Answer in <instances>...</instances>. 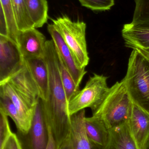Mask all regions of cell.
I'll use <instances>...</instances> for the list:
<instances>
[{
  "mask_svg": "<svg viewBox=\"0 0 149 149\" xmlns=\"http://www.w3.org/2000/svg\"><path fill=\"white\" fill-rule=\"evenodd\" d=\"M44 58L49 74L48 98L46 101L42 100L46 126L51 130L58 149H72L71 116L59 74L57 52L52 39L46 42Z\"/></svg>",
  "mask_w": 149,
  "mask_h": 149,
  "instance_id": "1",
  "label": "cell"
},
{
  "mask_svg": "<svg viewBox=\"0 0 149 149\" xmlns=\"http://www.w3.org/2000/svg\"><path fill=\"white\" fill-rule=\"evenodd\" d=\"M132 104L122 79L110 88L101 105L92 112V116L101 119L108 130L113 129L128 122Z\"/></svg>",
  "mask_w": 149,
  "mask_h": 149,
  "instance_id": "2",
  "label": "cell"
},
{
  "mask_svg": "<svg viewBox=\"0 0 149 149\" xmlns=\"http://www.w3.org/2000/svg\"><path fill=\"white\" fill-rule=\"evenodd\" d=\"M123 79L132 102L149 113V61L137 49L131 52Z\"/></svg>",
  "mask_w": 149,
  "mask_h": 149,
  "instance_id": "3",
  "label": "cell"
},
{
  "mask_svg": "<svg viewBox=\"0 0 149 149\" xmlns=\"http://www.w3.org/2000/svg\"><path fill=\"white\" fill-rule=\"evenodd\" d=\"M55 28L61 34L81 68H85L89 58L86 40V24L83 21H73L63 15L52 19Z\"/></svg>",
  "mask_w": 149,
  "mask_h": 149,
  "instance_id": "4",
  "label": "cell"
},
{
  "mask_svg": "<svg viewBox=\"0 0 149 149\" xmlns=\"http://www.w3.org/2000/svg\"><path fill=\"white\" fill-rule=\"evenodd\" d=\"M107 77L94 74L87 81L85 87L79 90L68 103V113L71 116L90 108L94 112L101 105L109 92Z\"/></svg>",
  "mask_w": 149,
  "mask_h": 149,
  "instance_id": "5",
  "label": "cell"
},
{
  "mask_svg": "<svg viewBox=\"0 0 149 149\" xmlns=\"http://www.w3.org/2000/svg\"><path fill=\"white\" fill-rule=\"evenodd\" d=\"M17 135L23 149H46L48 134L41 99L36 105L31 126L28 133L24 134L17 133Z\"/></svg>",
  "mask_w": 149,
  "mask_h": 149,
  "instance_id": "6",
  "label": "cell"
},
{
  "mask_svg": "<svg viewBox=\"0 0 149 149\" xmlns=\"http://www.w3.org/2000/svg\"><path fill=\"white\" fill-rule=\"evenodd\" d=\"M24 62L17 44L0 35V83L19 70Z\"/></svg>",
  "mask_w": 149,
  "mask_h": 149,
  "instance_id": "7",
  "label": "cell"
},
{
  "mask_svg": "<svg viewBox=\"0 0 149 149\" xmlns=\"http://www.w3.org/2000/svg\"><path fill=\"white\" fill-rule=\"evenodd\" d=\"M4 82L11 85L30 104L36 107L40 99V92L25 62L19 70L0 83Z\"/></svg>",
  "mask_w": 149,
  "mask_h": 149,
  "instance_id": "8",
  "label": "cell"
},
{
  "mask_svg": "<svg viewBox=\"0 0 149 149\" xmlns=\"http://www.w3.org/2000/svg\"><path fill=\"white\" fill-rule=\"evenodd\" d=\"M47 29L58 54L71 74L76 85L79 87L83 77L87 73L85 68H81L79 66L72 52L53 24H48Z\"/></svg>",
  "mask_w": 149,
  "mask_h": 149,
  "instance_id": "9",
  "label": "cell"
},
{
  "mask_svg": "<svg viewBox=\"0 0 149 149\" xmlns=\"http://www.w3.org/2000/svg\"><path fill=\"white\" fill-rule=\"evenodd\" d=\"M47 41L43 34L34 28L20 31L17 44L24 59L44 57Z\"/></svg>",
  "mask_w": 149,
  "mask_h": 149,
  "instance_id": "10",
  "label": "cell"
},
{
  "mask_svg": "<svg viewBox=\"0 0 149 149\" xmlns=\"http://www.w3.org/2000/svg\"><path fill=\"white\" fill-rule=\"evenodd\" d=\"M128 123L138 148L143 149L149 140V113L133 102Z\"/></svg>",
  "mask_w": 149,
  "mask_h": 149,
  "instance_id": "11",
  "label": "cell"
},
{
  "mask_svg": "<svg viewBox=\"0 0 149 149\" xmlns=\"http://www.w3.org/2000/svg\"><path fill=\"white\" fill-rule=\"evenodd\" d=\"M122 35L127 47L149 54V23L126 24Z\"/></svg>",
  "mask_w": 149,
  "mask_h": 149,
  "instance_id": "12",
  "label": "cell"
},
{
  "mask_svg": "<svg viewBox=\"0 0 149 149\" xmlns=\"http://www.w3.org/2000/svg\"><path fill=\"white\" fill-rule=\"evenodd\" d=\"M0 93L8 96L14 103L22 120L25 134H27L31 126L36 107H33L30 104L7 82L0 83Z\"/></svg>",
  "mask_w": 149,
  "mask_h": 149,
  "instance_id": "13",
  "label": "cell"
},
{
  "mask_svg": "<svg viewBox=\"0 0 149 149\" xmlns=\"http://www.w3.org/2000/svg\"><path fill=\"white\" fill-rule=\"evenodd\" d=\"M25 64L40 92V99L46 101L49 88V74L48 66L44 57L24 59Z\"/></svg>",
  "mask_w": 149,
  "mask_h": 149,
  "instance_id": "14",
  "label": "cell"
},
{
  "mask_svg": "<svg viewBox=\"0 0 149 149\" xmlns=\"http://www.w3.org/2000/svg\"><path fill=\"white\" fill-rule=\"evenodd\" d=\"M107 142L103 149H139L129 129L128 122L108 130ZM92 149H101L92 148Z\"/></svg>",
  "mask_w": 149,
  "mask_h": 149,
  "instance_id": "15",
  "label": "cell"
},
{
  "mask_svg": "<svg viewBox=\"0 0 149 149\" xmlns=\"http://www.w3.org/2000/svg\"><path fill=\"white\" fill-rule=\"evenodd\" d=\"M85 127L92 148H104L107 142L109 132L103 122L94 116L85 117Z\"/></svg>",
  "mask_w": 149,
  "mask_h": 149,
  "instance_id": "16",
  "label": "cell"
},
{
  "mask_svg": "<svg viewBox=\"0 0 149 149\" xmlns=\"http://www.w3.org/2000/svg\"><path fill=\"white\" fill-rule=\"evenodd\" d=\"M85 117V109L71 116L72 149H92L86 132Z\"/></svg>",
  "mask_w": 149,
  "mask_h": 149,
  "instance_id": "17",
  "label": "cell"
},
{
  "mask_svg": "<svg viewBox=\"0 0 149 149\" xmlns=\"http://www.w3.org/2000/svg\"><path fill=\"white\" fill-rule=\"evenodd\" d=\"M35 28H41L47 22L48 5L46 0H24Z\"/></svg>",
  "mask_w": 149,
  "mask_h": 149,
  "instance_id": "18",
  "label": "cell"
},
{
  "mask_svg": "<svg viewBox=\"0 0 149 149\" xmlns=\"http://www.w3.org/2000/svg\"><path fill=\"white\" fill-rule=\"evenodd\" d=\"M11 2L19 31L35 28L24 0H11Z\"/></svg>",
  "mask_w": 149,
  "mask_h": 149,
  "instance_id": "19",
  "label": "cell"
},
{
  "mask_svg": "<svg viewBox=\"0 0 149 149\" xmlns=\"http://www.w3.org/2000/svg\"><path fill=\"white\" fill-rule=\"evenodd\" d=\"M1 10L5 16L8 30V37L17 44L19 31L16 22L11 0H0Z\"/></svg>",
  "mask_w": 149,
  "mask_h": 149,
  "instance_id": "20",
  "label": "cell"
},
{
  "mask_svg": "<svg viewBox=\"0 0 149 149\" xmlns=\"http://www.w3.org/2000/svg\"><path fill=\"white\" fill-rule=\"evenodd\" d=\"M0 110H2L13 120L17 129V133L25 134L22 120L19 113L10 99L5 95L0 93Z\"/></svg>",
  "mask_w": 149,
  "mask_h": 149,
  "instance_id": "21",
  "label": "cell"
},
{
  "mask_svg": "<svg viewBox=\"0 0 149 149\" xmlns=\"http://www.w3.org/2000/svg\"><path fill=\"white\" fill-rule=\"evenodd\" d=\"M57 56L60 78L65 92L67 101L69 102L71 99L79 91V87L76 85L71 74L67 70L58 53Z\"/></svg>",
  "mask_w": 149,
  "mask_h": 149,
  "instance_id": "22",
  "label": "cell"
},
{
  "mask_svg": "<svg viewBox=\"0 0 149 149\" xmlns=\"http://www.w3.org/2000/svg\"><path fill=\"white\" fill-rule=\"evenodd\" d=\"M133 23H149V0H134Z\"/></svg>",
  "mask_w": 149,
  "mask_h": 149,
  "instance_id": "23",
  "label": "cell"
},
{
  "mask_svg": "<svg viewBox=\"0 0 149 149\" xmlns=\"http://www.w3.org/2000/svg\"><path fill=\"white\" fill-rule=\"evenodd\" d=\"M82 6L93 10H109L115 4V0H78Z\"/></svg>",
  "mask_w": 149,
  "mask_h": 149,
  "instance_id": "24",
  "label": "cell"
},
{
  "mask_svg": "<svg viewBox=\"0 0 149 149\" xmlns=\"http://www.w3.org/2000/svg\"><path fill=\"white\" fill-rule=\"evenodd\" d=\"M8 116L0 110V149H2L12 132L8 120Z\"/></svg>",
  "mask_w": 149,
  "mask_h": 149,
  "instance_id": "25",
  "label": "cell"
},
{
  "mask_svg": "<svg viewBox=\"0 0 149 149\" xmlns=\"http://www.w3.org/2000/svg\"><path fill=\"white\" fill-rule=\"evenodd\" d=\"M2 149H23L17 134L12 133Z\"/></svg>",
  "mask_w": 149,
  "mask_h": 149,
  "instance_id": "26",
  "label": "cell"
},
{
  "mask_svg": "<svg viewBox=\"0 0 149 149\" xmlns=\"http://www.w3.org/2000/svg\"><path fill=\"white\" fill-rule=\"evenodd\" d=\"M47 128L48 134V142L46 149H58L50 128L49 127H47Z\"/></svg>",
  "mask_w": 149,
  "mask_h": 149,
  "instance_id": "27",
  "label": "cell"
},
{
  "mask_svg": "<svg viewBox=\"0 0 149 149\" xmlns=\"http://www.w3.org/2000/svg\"><path fill=\"white\" fill-rule=\"evenodd\" d=\"M137 50L139 51L149 61V54H148V53H146V52H144L142 51L139 50Z\"/></svg>",
  "mask_w": 149,
  "mask_h": 149,
  "instance_id": "28",
  "label": "cell"
},
{
  "mask_svg": "<svg viewBox=\"0 0 149 149\" xmlns=\"http://www.w3.org/2000/svg\"><path fill=\"white\" fill-rule=\"evenodd\" d=\"M143 149H149V140Z\"/></svg>",
  "mask_w": 149,
  "mask_h": 149,
  "instance_id": "29",
  "label": "cell"
}]
</instances>
